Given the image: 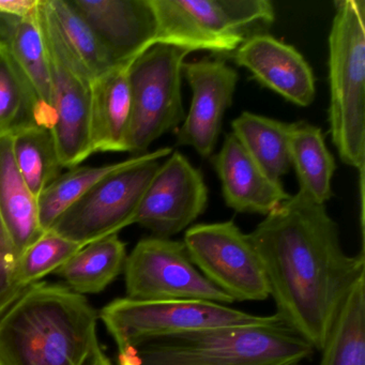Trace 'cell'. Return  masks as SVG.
Instances as JSON below:
<instances>
[{"instance_id": "17", "label": "cell", "mask_w": 365, "mask_h": 365, "mask_svg": "<svg viewBox=\"0 0 365 365\" xmlns=\"http://www.w3.org/2000/svg\"><path fill=\"white\" fill-rule=\"evenodd\" d=\"M130 63L117 66L93 81L89 123L93 153H128L131 121Z\"/></svg>"}, {"instance_id": "1", "label": "cell", "mask_w": 365, "mask_h": 365, "mask_svg": "<svg viewBox=\"0 0 365 365\" xmlns=\"http://www.w3.org/2000/svg\"><path fill=\"white\" fill-rule=\"evenodd\" d=\"M249 238L275 315L322 350L348 294L365 277L364 251L348 255L326 206L299 192L266 215Z\"/></svg>"}, {"instance_id": "25", "label": "cell", "mask_w": 365, "mask_h": 365, "mask_svg": "<svg viewBox=\"0 0 365 365\" xmlns=\"http://www.w3.org/2000/svg\"><path fill=\"white\" fill-rule=\"evenodd\" d=\"M43 125L37 98L8 48L0 41V138Z\"/></svg>"}, {"instance_id": "11", "label": "cell", "mask_w": 365, "mask_h": 365, "mask_svg": "<svg viewBox=\"0 0 365 365\" xmlns=\"http://www.w3.org/2000/svg\"><path fill=\"white\" fill-rule=\"evenodd\" d=\"M182 242L194 266L234 302L270 297L257 252L234 222L196 224L185 230Z\"/></svg>"}, {"instance_id": "12", "label": "cell", "mask_w": 365, "mask_h": 365, "mask_svg": "<svg viewBox=\"0 0 365 365\" xmlns=\"http://www.w3.org/2000/svg\"><path fill=\"white\" fill-rule=\"evenodd\" d=\"M208 187L200 170L176 151L160 164L149 183L134 224L160 238L187 230L206 210Z\"/></svg>"}, {"instance_id": "26", "label": "cell", "mask_w": 365, "mask_h": 365, "mask_svg": "<svg viewBox=\"0 0 365 365\" xmlns=\"http://www.w3.org/2000/svg\"><path fill=\"white\" fill-rule=\"evenodd\" d=\"M133 157L103 166H76L61 174L38 200L40 223L48 232L63 212L100 181L131 163Z\"/></svg>"}, {"instance_id": "28", "label": "cell", "mask_w": 365, "mask_h": 365, "mask_svg": "<svg viewBox=\"0 0 365 365\" xmlns=\"http://www.w3.org/2000/svg\"><path fill=\"white\" fill-rule=\"evenodd\" d=\"M83 247L48 230L27 247L19 258L18 279L23 287L39 282L50 273L56 272Z\"/></svg>"}, {"instance_id": "31", "label": "cell", "mask_w": 365, "mask_h": 365, "mask_svg": "<svg viewBox=\"0 0 365 365\" xmlns=\"http://www.w3.org/2000/svg\"><path fill=\"white\" fill-rule=\"evenodd\" d=\"M84 365H113L101 346L97 345L87 358Z\"/></svg>"}, {"instance_id": "21", "label": "cell", "mask_w": 365, "mask_h": 365, "mask_svg": "<svg viewBox=\"0 0 365 365\" xmlns=\"http://www.w3.org/2000/svg\"><path fill=\"white\" fill-rule=\"evenodd\" d=\"M127 257L125 243L113 235L85 245L55 273L78 294H97L123 272Z\"/></svg>"}, {"instance_id": "30", "label": "cell", "mask_w": 365, "mask_h": 365, "mask_svg": "<svg viewBox=\"0 0 365 365\" xmlns=\"http://www.w3.org/2000/svg\"><path fill=\"white\" fill-rule=\"evenodd\" d=\"M41 0H0V16L25 19L33 16Z\"/></svg>"}, {"instance_id": "14", "label": "cell", "mask_w": 365, "mask_h": 365, "mask_svg": "<svg viewBox=\"0 0 365 365\" xmlns=\"http://www.w3.org/2000/svg\"><path fill=\"white\" fill-rule=\"evenodd\" d=\"M116 65L155 46L157 24L149 0H69Z\"/></svg>"}, {"instance_id": "18", "label": "cell", "mask_w": 365, "mask_h": 365, "mask_svg": "<svg viewBox=\"0 0 365 365\" xmlns=\"http://www.w3.org/2000/svg\"><path fill=\"white\" fill-rule=\"evenodd\" d=\"M0 221L19 256L46 232L38 200L14 161L10 135L0 138Z\"/></svg>"}, {"instance_id": "7", "label": "cell", "mask_w": 365, "mask_h": 365, "mask_svg": "<svg viewBox=\"0 0 365 365\" xmlns=\"http://www.w3.org/2000/svg\"><path fill=\"white\" fill-rule=\"evenodd\" d=\"M189 51L155 44L131 61V96L128 153H148L153 142L180 127L185 118L182 103V68Z\"/></svg>"}, {"instance_id": "10", "label": "cell", "mask_w": 365, "mask_h": 365, "mask_svg": "<svg viewBox=\"0 0 365 365\" xmlns=\"http://www.w3.org/2000/svg\"><path fill=\"white\" fill-rule=\"evenodd\" d=\"M125 298L138 301L234 300L194 266L182 241L151 236L138 241L125 260Z\"/></svg>"}, {"instance_id": "23", "label": "cell", "mask_w": 365, "mask_h": 365, "mask_svg": "<svg viewBox=\"0 0 365 365\" xmlns=\"http://www.w3.org/2000/svg\"><path fill=\"white\" fill-rule=\"evenodd\" d=\"M12 153L21 176L39 200L63 173L58 149L51 128L34 125L11 135Z\"/></svg>"}, {"instance_id": "9", "label": "cell", "mask_w": 365, "mask_h": 365, "mask_svg": "<svg viewBox=\"0 0 365 365\" xmlns=\"http://www.w3.org/2000/svg\"><path fill=\"white\" fill-rule=\"evenodd\" d=\"M39 20L48 50L52 84L53 133L63 168H73L93 155L89 135L93 78L63 41L48 0Z\"/></svg>"}, {"instance_id": "19", "label": "cell", "mask_w": 365, "mask_h": 365, "mask_svg": "<svg viewBox=\"0 0 365 365\" xmlns=\"http://www.w3.org/2000/svg\"><path fill=\"white\" fill-rule=\"evenodd\" d=\"M0 41L7 44L12 57L35 93L44 123L53 129L50 59L40 25L39 8L29 18L6 16L5 34Z\"/></svg>"}, {"instance_id": "16", "label": "cell", "mask_w": 365, "mask_h": 365, "mask_svg": "<svg viewBox=\"0 0 365 365\" xmlns=\"http://www.w3.org/2000/svg\"><path fill=\"white\" fill-rule=\"evenodd\" d=\"M226 205L239 213L266 217L290 197L281 181L269 177L234 134H228L213 158Z\"/></svg>"}, {"instance_id": "3", "label": "cell", "mask_w": 365, "mask_h": 365, "mask_svg": "<svg viewBox=\"0 0 365 365\" xmlns=\"http://www.w3.org/2000/svg\"><path fill=\"white\" fill-rule=\"evenodd\" d=\"M281 319L264 326L202 329L150 337L118 350V365H294L313 356Z\"/></svg>"}, {"instance_id": "24", "label": "cell", "mask_w": 365, "mask_h": 365, "mask_svg": "<svg viewBox=\"0 0 365 365\" xmlns=\"http://www.w3.org/2000/svg\"><path fill=\"white\" fill-rule=\"evenodd\" d=\"M320 351L319 365H365V277L348 294Z\"/></svg>"}, {"instance_id": "2", "label": "cell", "mask_w": 365, "mask_h": 365, "mask_svg": "<svg viewBox=\"0 0 365 365\" xmlns=\"http://www.w3.org/2000/svg\"><path fill=\"white\" fill-rule=\"evenodd\" d=\"M97 324L83 294L37 282L0 315V365H84L99 345Z\"/></svg>"}, {"instance_id": "5", "label": "cell", "mask_w": 365, "mask_h": 365, "mask_svg": "<svg viewBox=\"0 0 365 365\" xmlns=\"http://www.w3.org/2000/svg\"><path fill=\"white\" fill-rule=\"evenodd\" d=\"M155 14V44L176 46L190 53H234L247 34L274 22L269 0H149Z\"/></svg>"}, {"instance_id": "13", "label": "cell", "mask_w": 365, "mask_h": 365, "mask_svg": "<svg viewBox=\"0 0 365 365\" xmlns=\"http://www.w3.org/2000/svg\"><path fill=\"white\" fill-rule=\"evenodd\" d=\"M182 76L192 91L189 113L177 132V145L190 146L202 158L215 151L226 110L232 106L238 73L221 59L185 63Z\"/></svg>"}, {"instance_id": "22", "label": "cell", "mask_w": 365, "mask_h": 365, "mask_svg": "<svg viewBox=\"0 0 365 365\" xmlns=\"http://www.w3.org/2000/svg\"><path fill=\"white\" fill-rule=\"evenodd\" d=\"M232 128L245 151L269 177L281 181L292 170V123L245 112L232 120Z\"/></svg>"}, {"instance_id": "6", "label": "cell", "mask_w": 365, "mask_h": 365, "mask_svg": "<svg viewBox=\"0 0 365 365\" xmlns=\"http://www.w3.org/2000/svg\"><path fill=\"white\" fill-rule=\"evenodd\" d=\"M172 148L133 155L131 163L100 181L76 200L50 230L81 247L118 235L134 224L145 192Z\"/></svg>"}, {"instance_id": "15", "label": "cell", "mask_w": 365, "mask_h": 365, "mask_svg": "<svg viewBox=\"0 0 365 365\" xmlns=\"http://www.w3.org/2000/svg\"><path fill=\"white\" fill-rule=\"evenodd\" d=\"M235 63L251 72L262 86L294 106L305 108L315 99V78L304 57L289 44L268 34L249 36L234 52Z\"/></svg>"}, {"instance_id": "4", "label": "cell", "mask_w": 365, "mask_h": 365, "mask_svg": "<svg viewBox=\"0 0 365 365\" xmlns=\"http://www.w3.org/2000/svg\"><path fill=\"white\" fill-rule=\"evenodd\" d=\"M329 36V123L346 165L365 168V1L341 0Z\"/></svg>"}, {"instance_id": "20", "label": "cell", "mask_w": 365, "mask_h": 365, "mask_svg": "<svg viewBox=\"0 0 365 365\" xmlns=\"http://www.w3.org/2000/svg\"><path fill=\"white\" fill-rule=\"evenodd\" d=\"M290 160L298 177L299 193L312 202L326 204L332 196L336 164L319 128L305 121L292 123Z\"/></svg>"}, {"instance_id": "8", "label": "cell", "mask_w": 365, "mask_h": 365, "mask_svg": "<svg viewBox=\"0 0 365 365\" xmlns=\"http://www.w3.org/2000/svg\"><path fill=\"white\" fill-rule=\"evenodd\" d=\"M100 318L125 349L150 337L202 329L264 326L279 320L277 315H254L209 301H138L116 299L100 312Z\"/></svg>"}, {"instance_id": "29", "label": "cell", "mask_w": 365, "mask_h": 365, "mask_svg": "<svg viewBox=\"0 0 365 365\" xmlns=\"http://www.w3.org/2000/svg\"><path fill=\"white\" fill-rule=\"evenodd\" d=\"M19 258L0 221V315L25 289L18 279Z\"/></svg>"}, {"instance_id": "32", "label": "cell", "mask_w": 365, "mask_h": 365, "mask_svg": "<svg viewBox=\"0 0 365 365\" xmlns=\"http://www.w3.org/2000/svg\"><path fill=\"white\" fill-rule=\"evenodd\" d=\"M294 365H300V364H294Z\"/></svg>"}, {"instance_id": "27", "label": "cell", "mask_w": 365, "mask_h": 365, "mask_svg": "<svg viewBox=\"0 0 365 365\" xmlns=\"http://www.w3.org/2000/svg\"><path fill=\"white\" fill-rule=\"evenodd\" d=\"M48 4L63 41L93 80L119 66L69 0H48Z\"/></svg>"}]
</instances>
